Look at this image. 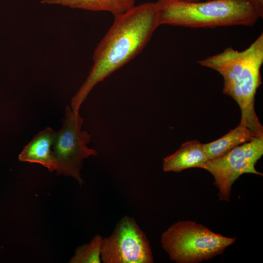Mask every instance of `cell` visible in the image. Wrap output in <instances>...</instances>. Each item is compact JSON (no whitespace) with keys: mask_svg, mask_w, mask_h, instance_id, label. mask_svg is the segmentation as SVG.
<instances>
[{"mask_svg":"<svg viewBox=\"0 0 263 263\" xmlns=\"http://www.w3.org/2000/svg\"><path fill=\"white\" fill-rule=\"evenodd\" d=\"M247 127L239 123L235 128L212 142L202 144L208 160L219 157L234 148L256 138Z\"/></svg>","mask_w":263,"mask_h":263,"instance_id":"30bf717a","label":"cell"},{"mask_svg":"<svg viewBox=\"0 0 263 263\" xmlns=\"http://www.w3.org/2000/svg\"><path fill=\"white\" fill-rule=\"evenodd\" d=\"M159 24L189 28L253 26L263 17V0H157Z\"/></svg>","mask_w":263,"mask_h":263,"instance_id":"3957f363","label":"cell"},{"mask_svg":"<svg viewBox=\"0 0 263 263\" xmlns=\"http://www.w3.org/2000/svg\"><path fill=\"white\" fill-rule=\"evenodd\" d=\"M263 154V137H256L241 144L224 155L208 160L203 169L209 172L214 179L221 201L228 202L235 181L244 173L259 175L255 166Z\"/></svg>","mask_w":263,"mask_h":263,"instance_id":"8992f818","label":"cell"},{"mask_svg":"<svg viewBox=\"0 0 263 263\" xmlns=\"http://www.w3.org/2000/svg\"><path fill=\"white\" fill-rule=\"evenodd\" d=\"M208 158L202 143L196 140L183 143L173 154L163 159V170L165 172H181L185 169H204Z\"/></svg>","mask_w":263,"mask_h":263,"instance_id":"9c48e42d","label":"cell"},{"mask_svg":"<svg viewBox=\"0 0 263 263\" xmlns=\"http://www.w3.org/2000/svg\"><path fill=\"white\" fill-rule=\"evenodd\" d=\"M197 62L218 72L224 78L223 93L234 99L241 110L240 124L257 137H263V127L256 113L255 96L262 84L263 64V34L245 50L231 47Z\"/></svg>","mask_w":263,"mask_h":263,"instance_id":"7a4b0ae2","label":"cell"},{"mask_svg":"<svg viewBox=\"0 0 263 263\" xmlns=\"http://www.w3.org/2000/svg\"><path fill=\"white\" fill-rule=\"evenodd\" d=\"M156 2L134 6L114 21L93 55L94 63L86 80L71 100V109L79 113L94 87L137 56L159 26Z\"/></svg>","mask_w":263,"mask_h":263,"instance_id":"6da1fadb","label":"cell"},{"mask_svg":"<svg viewBox=\"0 0 263 263\" xmlns=\"http://www.w3.org/2000/svg\"><path fill=\"white\" fill-rule=\"evenodd\" d=\"M135 0H43L42 3L60 4L72 8L93 11H106L114 17L131 10Z\"/></svg>","mask_w":263,"mask_h":263,"instance_id":"8fae6325","label":"cell"},{"mask_svg":"<svg viewBox=\"0 0 263 263\" xmlns=\"http://www.w3.org/2000/svg\"><path fill=\"white\" fill-rule=\"evenodd\" d=\"M101 260L104 263H152L153 257L146 234L135 220L125 215L112 233L103 238Z\"/></svg>","mask_w":263,"mask_h":263,"instance_id":"52a82bcc","label":"cell"},{"mask_svg":"<svg viewBox=\"0 0 263 263\" xmlns=\"http://www.w3.org/2000/svg\"><path fill=\"white\" fill-rule=\"evenodd\" d=\"M235 237L216 233L191 221H178L161 236L163 249L177 263H198L222 254L234 244Z\"/></svg>","mask_w":263,"mask_h":263,"instance_id":"277c9868","label":"cell"},{"mask_svg":"<svg viewBox=\"0 0 263 263\" xmlns=\"http://www.w3.org/2000/svg\"><path fill=\"white\" fill-rule=\"evenodd\" d=\"M83 118L67 106L61 129L56 132L52 150L57 175L71 176L81 186L84 181L80 170L84 160L96 156L97 151L89 148V133L82 130Z\"/></svg>","mask_w":263,"mask_h":263,"instance_id":"5b68a950","label":"cell"},{"mask_svg":"<svg viewBox=\"0 0 263 263\" xmlns=\"http://www.w3.org/2000/svg\"><path fill=\"white\" fill-rule=\"evenodd\" d=\"M56 132L47 127L37 134L24 147L19 155V160L40 164L50 172L56 170L52 150Z\"/></svg>","mask_w":263,"mask_h":263,"instance_id":"ba28073f","label":"cell"},{"mask_svg":"<svg viewBox=\"0 0 263 263\" xmlns=\"http://www.w3.org/2000/svg\"><path fill=\"white\" fill-rule=\"evenodd\" d=\"M183 1L187 2H197L200 1V0H182Z\"/></svg>","mask_w":263,"mask_h":263,"instance_id":"4fadbf2b","label":"cell"},{"mask_svg":"<svg viewBox=\"0 0 263 263\" xmlns=\"http://www.w3.org/2000/svg\"><path fill=\"white\" fill-rule=\"evenodd\" d=\"M103 237L96 234L88 244L78 246L70 263H100V253Z\"/></svg>","mask_w":263,"mask_h":263,"instance_id":"7c38bea8","label":"cell"}]
</instances>
